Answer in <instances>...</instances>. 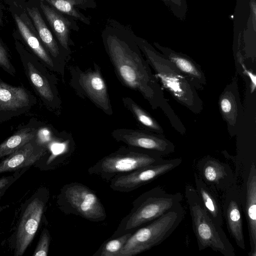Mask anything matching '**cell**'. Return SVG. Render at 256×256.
<instances>
[{
    "label": "cell",
    "mask_w": 256,
    "mask_h": 256,
    "mask_svg": "<svg viewBox=\"0 0 256 256\" xmlns=\"http://www.w3.org/2000/svg\"><path fill=\"white\" fill-rule=\"evenodd\" d=\"M105 50L116 75L124 86L139 93L153 110L160 109L172 126L184 134L186 128L166 99L162 86L144 58L130 30L110 23L103 30Z\"/></svg>",
    "instance_id": "cell-1"
},
{
    "label": "cell",
    "mask_w": 256,
    "mask_h": 256,
    "mask_svg": "<svg viewBox=\"0 0 256 256\" xmlns=\"http://www.w3.org/2000/svg\"><path fill=\"white\" fill-rule=\"evenodd\" d=\"M136 42L162 86L178 103L194 114L204 109V104L192 81L148 42L135 36Z\"/></svg>",
    "instance_id": "cell-2"
},
{
    "label": "cell",
    "mask_w": 256,
    "mask_h": 256,
    "mask_svg": "<svg viewBox=\"0 0 256 256\" xmlns=\"http://www.w3.org/2000/svg\"><path fill=\"white\" fill-rule=\"evenodd\" d=\"M182 200L180 192L168 193L160 186L145 192L134 200L132 208L122 220L112 238L130 232L151 222L174 208Z\"/></svg>",
    "instance_id": "cell-3"
},
{
    "label": "cell",
    "mask_w": 256,
    "mask_h": 256,
    "mask_svg": "<svg viewBox=\"0 0 256 256\" xmlns=\"http://www.w3.org/2000/svg\"><path fill=\"white\" fill-rule=\"evenodd\" d=\"M184 194L198 250L210 248L224 256H235L234 248L222 226L216 224L207 213L195 188L186 185Z\"/></svg>",
    "instance_id": "cell-4"
},
{
    "label": "cell",
    "mask_w": 256,
    "mask_h": 256,
    "mask_svg": "<svg viewBox=\"0 0 256 256\" xmlns=\"http://www.w3.org/2000/svg\"><path fill=\"white\" fill-rule=\"evenodd\" d=\"M180 203L174 208L146 226L140 228L128 238L118 256H133L160 245L180 225L184 217Z\"/></svg>",
    "instance_id": "cell-5"
},
{
    "label": "cell",
    "mask_w": 256,
    "mask_h": 256,
    "mask_svg": "<svg viewBox=\"0 0 256 256\" xmlns=\"http://www.w3.org/2000/svg\"><path fill=\"white\" fill-rule=\"evenodd\" d=\"M163 160L161 156L134 147L122 146L106 156L89 168L90 174H96L106 181Z\"/></svg>",
    "instance_id": "cell-6"
},
{
    "label": "cell",
    "mask_w": 256,
    "mask_h": 256,
    "mask_svg": "<svg viewBox=\"0 0 256 256\" xmlns=\"http://www.w3.org/2000/svg\"><path fill=\"white\" fill-rule=\"evenodd\" d=\"M69 72L70 84L78 96L88 100L106 114H113L107 85L98 66L94 64L93 68L84 70L72 66Z\"/></svg>",
    "instance_id": "cell-7"
},
{
    "label": "cell",
    "mask_w": 256,
    "mask_h": 256,
    "mask_svg": "<svg viewBox=\"0 0 256 256\" xmlns=\"http://www.w3.org/2000/svg\"><path fill=\"white\" fill-rule=\"evenodd\" d=\"M58 204L64 212L90 221L100 222L106 217L104 208L94 192L80 183L64 186L58 195Z\"/></svg>",
    "instance_id": "cell-8"
},
{
    "label": "cell",
    "mask_w": 256,
    "mask_h": 256,
    "mask_svg": "<svg viewBox=\"0 0 256 256\" xmlns=\"http://www.w3.org/2000/svg\"><path fill=\"white\" fill-rule=\"evenodd\" d=\"M48 198L46 190L40 188L24 204L16 233L15 256H22L32 241L38 228Z\"/></svg>",
    "instance_id": "cell-9"
},
{
    "label": "cell",
    "mask_w": 256,
    "mask_h": 256,
    "mask_svg": "<svg viewBox=\"0 0 256 256\" xmlns=\"http://www.w3.org/2000/svg\"><path fill=\"white\" fill-rule=\"evenodd\" d=\"M182 162L181 158L163 159L158 162L115 176L110 180V187L116 192H132L174 170Z\"/></svg>",
    "instance_id": "cell-10"
},
{
    "label": "cell",
    "mask_w": 256,
    "mask_h": 256,
    "mask_svg": "<svg viewBox=\"0 0 256 256\" xmlns=\"http://www.w3.org/2000/svg\"><path fill=\"white\" fill-rule=\"evenodd\" d=\"M116 141L126 146L140 148L162 156L174 151L175 146L163 134L145 130L118 128L111 132Z\"/></svg>",
    "instance_id": "cell-11"
},
{
    "label": "cell",
    "mask_w": 256,
    "mask_h": 256,
    "mask_svg": "<svg viewBox=\"0 0 256 256\" xmlns=\"http://www.w3.org/2000/svg\"><path fill=\"white\" fill-rule=\"evenodd\" d=\"M222 194L220 200L222 214L228 230L236 244L244 250L246 246L240 186L236 184Z\"/></svg>",
    "instance_id": "cell-12"
},
{
    "label": "cell",
    "mask_w": 256,
    "mask_h": 256,
    "mask_svg": "<svg viewBox=\"0 0 256 256\" xmlns=\"http://www.w3.org/2000/svg\"><path fill=\"white\" fill-rule=\"evenodd\" d=\"M22 64L30 82L45 104L53 110H59L61 100L55 76L40 64L30 60H23Z\"/></svg>",
    "instance_id": "cell-13"
},
{
    "label": "cell",
    "mask_w": 256,
    "mask_h": 256,
    "mask_svg": "<svg viewBox=\"0 0 256 256\" xmlns=\"http://www.w3.org/2000/svg\"><path fill=\"white\" fill-rule=\"evenodd\" d=\"M196 172L210 188L222 192L237 184L230 166L210 155L200 158L196 164Z\"/></svg>",
    "instance_id": "cell-14"
},
{
    "label": "cell",
    "mask_w": 256,
    "mask_h": 256,
    "mask_svg": "<svg viewBox=\"0 0 256 256\" xmlns=\"http://www.w3.org/2000/svg\"><path fill=\"white\" fill-rule=\"evenodd\" d=\"M256 163L239 184L242 211L247 222L250 245L249 256H256Z\"/></svg>",
    "instance_id": "cell-15"
},
{
    "label": "cell",
    "mask_w": 256,
    "mask_h": 256,
    "mask_svg": "<svg viewBox=\"0 0 256 256\" xmlns=\"http://www.w3.org/2000/svg\"><path fill=\"white\" fill-rule=\"evenodd\" d=\"M40 9L49 23L58 42L61 47L70 55V46L73 42L70 38L72 30L78 32L79 27L76 20L40 0Z\"/></svg>",
    "instance_id": "cell-16"
},
{
    "label": "cell",
    "mask_w": 256,
    "mask_h": 256,
    "mask_svg": "<svg viewBox=\"0 0 256 256\" xmlns=\"http://www.w3.org/2000/svg\"><path fill=\"white\" fill-rule=\"evenodd\" d=\"M46 152V147L36 138L0 162V174L28 168L44 156Z\"/></svg>",
    "instance_id": "cell-17"
},
{
    "label": "cell",
    "mask_w": 256,
    "mask_h": 256,
    "mask_svg": "<svg viewBox=\"0 0 256 256\" xmlns=\"http://www.w3.org/2000/svg\"><path fill=\"white\" fill-rule=\"evenodd\" d=\"M27 10L47 51L56 64L64 72L65 66L70 55L61 47L58 40L55 39L38 8H28Z\"/></svg>",
    "instance_id": "cell-18"
},
{
    "label": "cell",
    "mask_w": 256,
    "mask_h": 256,
    "mask_svg": "<svg viewBox=\"0 0 256 256\" xmlns=\"http://www.w3.org/2000/svg\"><path fill=\"white\" fill-rule=\"evenodd\" d=\"M220 110L227 124L231 136L236 134V126L240 120L242 112L240 100L236 81L228 85L220 94L219 101Z\"/></svg>",
    "instance_id": "cell-19"
},
{
    "label": "cell",
    "mask_w": 256,
    "mask_h": 256,
    "mask_svg": "<svg viewBox=\"0 0 256 256\" xmlns=\"http://www.w3.org/2000/svg\"><path fill=\"white\" fill-rule=\"evenodd\" d=\"M194 178L195 190L205 210L216 224L222 226L224 218L218 192L208 186L196 172Z\"/></svg>",
    "instance_id": "cell-20"
},
{
    "label": "cell",
    "mask_w": 256,
    "mask_h": 256,
    "mask_svg": "<svg viewBox=\"0 0 256 256\" xmlns=\"http://www.w3.org/2000/svg\"><path fill=\"white\" fill-rule=\"evenodd\" d=\"M163 56L173 63L192 82L197 90H203L206 78L200 65L188 56L170 50H162Z\"/></svg>",
    "instance_id": "cell-21"
},
{
    "label": "cell",
    "mask_w": 256,
    "mask_h": 256,
    "mask_svg": "<svg viewBox=\"0 0 256 256\" xmlns=\"http://www.w3.org/2000/svg\"><path fill=\"white\" fill-rule=\"evenodd\" d=\"M14 18L20 34L34 52L48 69L64 76V72L56 64L37 37L30 30L20 17L16 14Z\"/></svg>",
    "instance_id": "cell-22"
},
{
    "label": "cell",
    "mask_w": 256,
    "mask_h": 256,
    "mask_svg": "<svg viewBox=\"0 0 256 256\" xmlns=\"http://www.w3.org/2000/svg\"><path fill=\"white\" fill-rule=\"evenodd\" d=\"M29 95L22 88L11 86L0 82V109L16 110L28 106Z\"/></svg>",
    "instance_id": "cell-23"
},
{
    "label": "cell",
    "mask_w": 256,
    "mask_h": 256,
    "mask_svg": "<svg viewBox=\"0 0 256 256\" xmlns=\"http://www.w3.org/2000/svg\"><path fill=\"white\" fill-rule=\"evenodd\" d=\"M59 12L72 17L76 20L89 25L90 20L82 14L79 9L94 8V0H42Z\"/></svg>",
    "instance_id": "cell-24"
},
{
    "label": "cell",
    "mask_w": 256,
    "mask_h": 256,
    "mask_svg": "<svg viewBox=\"0 0 256 256\" xmlns=\"http://www.w3.org/2000/svg\"><path fill=\"white\" fill-rule=\"evenodd\" d=\"M122 101L124 107L131 113L144 130L156 134H164V130L158 122L131 98L123 96Z\"/></svg>",
    "instance_id": "cell-25"
},
{
    "label": "cell",
    "mask_w": 256,
    "mask_h": 256,
    "mask_svg": "<svg viewBox=\"0 0 256 256\" xmlns=\"http://www.w3.org/2000/svg\"><path fill=\"white\" fill-rule=\"evenodd\" d=\"M36 130L24 128L18 130L0 144V158L14 153L26 144L36 138Z\"/></svg>",
    "instance_id": "cell-26"
},
{
    "label": "cell",
    "mask_w": 256,
    "mask_h": 256,
    "mask_svg": "<svg viewBox=\"0 0 256 256\" xmlns=\"http://www.w3.org/2000/svg\"><path fill=\"white\" fill-rule=\"evenodd\" d=\"M132 232H127L120 236L112 238H113L106 241L102 248L96 252L94 256H118Z\"/></svg>",
    "instance_id": "cell-27"
},
{
    "label": "cell",
    "mask_w": 256,
    "mask_h": 256,
    "mask_svg": "<svg viewBox=\"0 0 256 256\" xmlns=\"http://www.w3.org/2000/svg\"><path fill=\"white\" fill-rule=\"evenodd\" d=\"M50 240L48 230L44 228L42 232L38 244L34 250V256H46L48 252Z\"/></svg>",
    "instance_id": "cell-28"
},
{
    "label": "cell",
    "mask_w": 256,
    "mask_h": 256,
    "mask_svg": "<svg viewBox=\"0 0 256 256\" xmlns=\"http://www.w3.org/2000/svg\"><path fill=\"white\" fill-rule=\"evenodd\" d=\"M28 168L14 171L12 174L0 178V199L8 188L27 170Z\"/></svg>",
    "instance_id": "cell-29"
},
{
    "label": "cell",
    "mask_w": 256,
    "mask_h": 256,
    "mask_svg": "<svg viewBox=\"0 0 256 256\" xmlns=\"http://www.w3.org/2000/svg\"><path fill=\"white\" fill-rule=\"evenodd\" d=\"M0 66L4 70L14 75L15 73V70L10 63L7 52L0 42Z\"/></svg>",
    "instance_id": "cell-30"
},
{
    "label": "cell",
    "mask_w": 256,
    "mask_h": 256,
    "mask_svg": "<svg viewBox=\"0 0 256 256\" xmlns=\"http://www.w3.org/2000/svg\"><path fill=\"white\" fill-rule=\"evenodd\" d=\"M238 61L242 66L244 74L246 76L249 78L250 86V92L252 94L256 88V74L248 69L245 64L242 62L240 58Z\"/></svg>",
    "instance_id": "cell-31"
},
{
    "label": "cell",
    "mask_w": 256,
    "mask_h": 256,
    "mask_svg": "<svg viewBox=\"0 0 256 256\" xmlns=\"http://www.w3.org/2000/svg\"><path fill=\"white\" fill-rule=\"evenodd\" d=\"M8 207V205L0 206V213L5 209L7 208Z\"/></svg>",
    "instance_id": "cell-32"
},
{
    "label": "cell",
    "mask_w": 256,
    "mask_h": 256,
    "mask_svg": "<svg viewBox=\"0 0 256 256\" xmlns=\"http://www.w3.org/2000/svg\"><path fill=\"white\" fill-rule=\"evenodd\" d=\"M1 22H2V19H1L0 15V23Z\"/></svg>",
    "instance_id": "cell-33"
}]
</instances>
